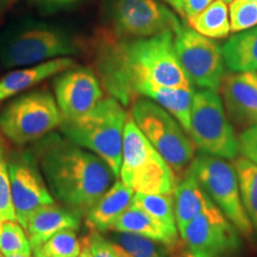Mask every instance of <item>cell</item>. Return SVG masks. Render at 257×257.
I'll return each mask as SVG.
<instances>
[{"mask_svg":"<svg viewBox=\"0 0 257 257\" xmlns=\"http://www.w3.org/2000/svg\"><path fill=\"white\" fill-rule=\"evenodd\" d=\"M93 51L101 86L121 105H130L148 87L193 88L176 55L172 31L124 38L104 29L96 35Z\"/></svg>","mask_w":257,"mask_h":257,"instance_id":"1","label":"cell"},{"mask_svg":"<svg viewBox=\"0 0 257 257\" xmlns=\"http://www.w3.org/2000/svg\"><path fill=\"white\" fill-rule=\"evenodd\" d=\"M31 148L51 195L80 218L117 179L98 155L59 134H48Z\"/></svg>","mask_w":257,"mask_h":257,"instance_id":"2","label":"cell"},{"mask_svg":"<svg viewBox=\"0 0 257 257\" xmlns=\"http://www.w3.org/2000/svg\"><path fill=\"white\" fill-rule=\"evenodd\" d=\"M127 117L123 105L107 96L81 117L62 119L59 128L64 137L100 157L119 178Z\"/></svg>","mask_w":257,"mask_h":257,"instance_id":"3","label":"cell"},{"mask_svg":"<svg viewBox=\"0 0 257 257\" xmlns=\"http://www.w3.org/2000/svg\"><path fill=\"white\" fill-rule=\"evenodd\" d=\"M79 49L69 32L46 23H25L0 35V62L6 68L75 55Z\"/></svg>","mask_w":257,"mask_h":257,"instance_id":"4","label":"cell"},{"mask_svg":"<svg viewBox=\"0 0 257 257\" xmlns=\"http://www.w3.org/2000/svg\"><path fill=\"white\" fill-rule=\"evenodd\" d=\"M128 114L119 178L135 193H174L178 178Z\"/></svg>","mask_w":257,"mask_h":257,"instance_id":"5","label":"cell"},{"mask_svg":"<svg viewBox=\"0 0 257 257\" xmlns=\"http://www.w3.org/2000/svg\"><path fill=\"white\" fill-rule=\"evenodd\" d=\"M131 117L175 173L185 172L195 157V144L178 120L149 98H137Z\"/></svg>","mask_w":257,"mask_h":257,"instance_id":"6","label":"cell"},{"mask_svg":"<svg viewBox=\"0 0 257 257\" xmlns=\"http://www.w3.org/2000/svg\"><path fill=\"white\" fill-rule=\"evenodd\" d=\"M59 106L49 91L25 93L0 111V131L18 147L35 143L60 126Z\"/></svg>","mask_w":257,"mask_h":257,"instance_id":"7","label":"cell"},{"mask_svg":"<svg viewBox=\"0 0 257 257\" xmlns=\"http://www.w3.org/2000/svg\"><path fill=\"white\" fill-rule=\"evenodd\" d=\"M188 135L201 154L226 161L236 160L239 154L238 136L216 91L194 92Z\"/></svg>","mask_w":257,"mask_h":257,"instance_id":"8","label":"cell"},{"mask_svg":"<svg viewBox=\"0 0 257 257\" xmlns=\"http://www.w3.org/2000/svg\"><path fill=\"white\" fill-rule=\"evenodd\" d=\"M187 170L238 232L244 237H251L253 227L243 206L234 166L224 159L201 154L193 159Z\"/></svg>","mask_w":257,"mask_h":257,"instance_id":"9","label":"cell"},{"mask_svg":"<svg viewBox=\"0 0 257 257\" xmlns=\"http://www.w3.org/2000/svg\"><path fill=\"white\" fill-rule=\"evenodd\" d=\"M108 29L119 37H149L175 32L180 21L160 0H102Z\"/></svg>","mask_w":257,"mask_h":257,"instance_id":"10","label":"cell"},{"mask_svg":"<svg viewBox=\"0 0 257 257\" xmlns=\"http://www.w3.org/2000/svg\"><path fill=\"white\" fill-rule=\"evenodd\" d=\"M179 233L191 257H234L242 245L238 230L212 200Z\"/></svg>","mask_w":257,"mask_h":257,"instance_id":"11","label":"cell"},{"mask_svg":"<svg viewBox=\"0 0 257 257\" xmlns=\"http://www.w3.org/2000/svg\"><path fill=\"white\" fill-rule=\"evenodd\" d=\"M174 46L189 81L201 89L219 91L226 73L221 48L216 42L181 24L174 32Z\"/></svg>","mask_w":257,"mask_h":257,"instance_id":"12","label":"cell"},{"mask_svg":"<svg viewBox=\"0 0 257 257\" xmlns=\"http://www.w3.org/2000/svg\"><path fill=\"white\" fill-rule=\"evenodd\" d=\"M11 198L17 221L27 226L37 208L55 202L42 174L34 149H18L8 155Z\"/></svg>","mask_w":257,"mask_h":257,"instance_id":"13","label":"cell"},{"mask_svg":"<svg viewBox=\"0 0 257 257\" xmlns=\"http://www.w3.org/2000/svg\"><path fill=\"white\" fill-rule=\"evenodd\" d=\"M54 91L62 119L81 117L104 98L100 80L87 67L76 66L59 74Z\"/></svg>","mask_w":257,"mask_h":257,"instance_id":"14","label":"cell"},{"mask_svg":"<svg viewBox=\"0 0 257 257\" xmlns=\"http://www.w3.org/2000/svg\"><path fill=\"white\" fill-rule=\"evenodd\" d=\"M227 118L244 130L257 123V73L225 74L219 87Z\"/></svg>","mask_w":257,"mask_h":257,"instance_id":"15","label":"cell"},{"mask_svg":"<svg viewBox=\"0 0 257 257\" xmlns=\"http://www.w3.org/2000/svg\"><path fill=\"white\" fill-rule=\"evenodd\" d=\"M81 218L61 204L44 205L37 208L29 218L25 231L32 250L38 249L53 234L61 230H79Z\"/></svg>","mask_w":257,"mask_h":257,"instance_id":"16","label":"cell"},{"mask_svg":"<svg viewBox=\"0 0 257 257\" xmlns=\"http://www.w3.org/2000/svg\"><path fill=\"white\" fill-rule=\"evenodd\" d=\"M76 66L78 64L73 59L62 56L36 63L28 68L10 72L0 79V102Z\"/></svg>","mask_w":257,"mask_h":257,"instance_id":"17","label":"cell"},{"mask_svg":"<svg viewBox=\"0 0 257 257\" xmlns=\"http://www.w3.org/2000/svg\"><path fill=\"white\" fill-rule=\"evenodd\" d=\"M133 189L117 180L86 214V225L89 230L101 233L112 230L123 212L133 204Z\"/></svg>","mask_w":257,"mask_h":257,"instance_id":"18","label":"cell"},{"mask_svg":"<svg viewBox=\"0 0 257 257\" xmlns=\"http://www.w3.org/2000/svg\"><path fill=\"white\" fill-rule=\"evenodd\" d=\"M174 210L179 232L206 208L211 199L199 185L195 176L185 170V175L174 189Z\"/></svg>","mask_w":257,"mask_h":257,"instance_id":"19","label":"cell"},{"mask_svg":"<svg viewBox=\"0 0 257 257\" xmlns=\"http://www.w3.org/2000/svg\"><path fill=\"white\" fill-rule=\"evenodd\" d=\"M221 53L230 72H257V25L230 37L221 47Z\"/></svg>","mask_w":257,"mask_h":257,"instance_id":"20","label":"cell"},{"mask_svg":"<svg viewBox=\"0 0 257 257\" xmlns=\"http://www.w3.org/2000/svg\"><path fill=\"white\" fill-rule=\"evenodd\" d=\"M112 230L141 234L168 246H175L181 240L180 237L170 234L162 225L134 204L123 212Z\"/></svg>","mask_w":257,"mask_h":257,"instance_id":"21","label":"cell"},{"mask_svg":"<svg viewBox=\"0 0 257 257\" xmlns=\"http://www.w3.org/2000/svg\"><path fill=\"white\" fill-rule=\"evenodd\" d=\"M106 236L121 257H173L175 246L150 239L148 237L133 232L110 230ZM181 242V240H180Z\"/></svg>","mask_w":257,"mask_h":257,"instance_id":"22","label":"cell"},{"mask_svg":"<svg viewBox=\"0 0 257 257\" xmlns=\"http://www.w3.org/2000/svg\"><path fill=\"white\" fill-rule=\"evenodd\" d=\"M194 91L176 87H148L143 89L141 96L152 99L166 111H168L186 133L191 127V110Z\"/></svg>","mask_w":257,"mask_h":257,"instance_id":"23","label":"cell"},{"mask_svg":"<svg viewBox=\"0 0 257 257\" xmlns=\"http://www.w3.org/2000/svg\"><path fill=\"white\" fill-rule=\"evenodd\" d=\"M188 27L211 40L226 38L231 32L229 8L223 0H213L204 11L187 19Z\"/></svg>","mask_w":257,"mask_h":257,"instance_id":"24","label":"cell"},{"mask_svg":"<svg viewBox=\"0 0 257 257\" xmlns=\"http://www.w3.org/2000/svg\"><path fill=\"white\" fill-rule=\"evenodd\" d=\"M133 204L154 218L170 234L179 237L173 193H136Z\"/></svg>","mask_w":257,"mask_h":257,"instance_id":"25","label":"cell"},{"mask_svg":"<svg viewBox=\"0 0 257 257\" xmlns=\"http://www.w3.org/2000/svg\"><path fill=\"white\" fill-rule=\"evenodd\" d=\"M233 166L238 176L243 206L257 232V165L242 156L233 160Z\"/></svg>","mask_w":257,"mask_h":257,"instance_id":"26","label":"cell"},{"mask_svg":"<svg viewBox=\"0 0 257 257\" xmlns=\"http://www.w3.org/2000/svg\"><path fill=\"white\" fill-rule=\"evenodd\" d=\"M47 257H78L82 251V240L76 236L75 230L66 229L50 237L38 249Z\"/></svg>","mask_w":257,"mask_h":257,"instance_id":"27","label":"cell"},{"mask_svg":"<svg viewBox=\"0 0 257 257\" xmlns=\"http://www.w3.org/2000/svg\"><path fill=\"white\" fill-rule=\"evenodd\" d=\"M0 253L3 257L31 255L32 248L24 227L14 220H5L0 232Z\"/></svg>","mask_w":257,"mask_h":257,"instance_id":"28","label":"cell"},{"mask_svg":"<svg viewBox=\"0 0 257 257\" xmlns=\"http://www.w3.org/2000/svg\"><path fill=\"white\" fill-rule=\"evenodd\" d=\"M0 220L17 221L11 198V187H10L8 153L2 137H0Z\"/></svg>","mask_w":257,"mask_h":257,"instance_id":"29","label":"cell"},{"mask_svg":"<svg viewBox=\"0 0 257 257\" xmlns=\"http://www.w3.org/2000/svg\"><path fill=\"white\" fill-rule=\"evenodd\" d=\"M231 31L240 32L257 25V0H233L229 9Z\"/></svg>","mask_w":257,"mask_h":257,"instance_id":"30","label":"cell"},{"mask_svg":"<svg viewBox=\"0 0 257 257\" xmlns=\"http://www.w3.org/2000/svg\"><path fill=\"white\" fill-rule=\"evenodd\" d=\"M82 243L87 245L92 257H121L110 240L101 232L89 230Z\"/></svg>","mask_w":257,"mask_h":257,"instance_id":"31","label":"cell"},{"mask_svg":"<svg viewBox=\"0 0 257 257\" xmlns=\"http://www.w3.org/2000/svg\"><path fill=\"white\" fill-rule=\"evenodd\" d=\"M238 144L242 156L257 165V123L240 131Z\"/></svg>","mask_w":257,"mask_h":257,"instance_id":"32","label":"cell"},{"mask_svg":"<svg viewBox=\"0 0 257 257\" xmlns=\"http://www.w3.org/2000/svg\"><path fill=\"white\" fill-rule=\"evenodd\" d=\"M44 14H55L76 5L81 0H29Z\"/></svg>","mask_w":257,"mask_h":257,"instance_id":"33","label":"cell"},{"mask_svg":"<svg viewBox=\"0 0 257 257\" xmlns=\"http://www.w3.org/2000/svg\"><path fill=\"white\" fill-rule=\"evenodd\" d=\"M213 0H184V15L182 17L189 19L204 11Z\"/></svg>","mask_w":257,"mask_h":257,"instance_id":"34","label":"cell"},{"mask_svg":"<svg viewBox=\"0 0 257 257\" xmlns=\"http://www.w3.org/2000/svg\"><path fill=\"white\" fill-rule=\"evenodd\" d=\"M170 8H173L179 15H184V0H163Z\"/></svg>","mask_w":257,"mask_h":257,"instance_id":"35","label":"cell"},{"mask_svg":"<svg viewBox=\"0 0 257 257\" xmlns=\"http://www.w3.org/2000/svg\"><path fill=\"white\" fill-rule=\"evenodd\" d=\"M78 257H92L91 251H89V249L87 248V245H86V244L82 243V251Z\"/></svg>","mask_w":257,"mask_h":257,"instance_id":"36","label":"cell"},{"mask_svg":"<svg viewBox=\"0 0 257 257\" xmlns=\"http://www.w3.org/2000/svg\"><path fill=\"white\" fill-rule=\"evenodd\" d=\"M10 3H11V0H0V11L5 9L6 6H9Z\"/></svg>","mask_w":257,"mask_h":257,"instance_id":"37","label":"cell"},{"mask_svg":"<svg viewBox=\"0 0 257 257\" xmlns=\"http://www.w3.org/2000/svg\"><path fill=\"white\" fill-rule=\"evenodd\" d=\"M32 252H34V255H35V257H47V256H44V255H42V253L38 251V250H32Z\"/></svg>","mask_w":257,"mask_h":257,"instance_id":"38","label":"cell"},{"mask_svg":"<svg viewBox=\"0 0 257 257\" xmlns=\"http://www.w3.org/2000/svg\"><path fill=\"white\" fill-rule=\"evenodd\" d=\"M10 257H31V255H29V256H27V255H16V256H10Z\"/></svg>","mask_w":257,"mask_h":257,"instance_id":"39","label":"cell"},{"mask_svg":"<svg viewBox=\"0 0 257 257\" xmlns=\"http://www.w3.org/2000/svg\"><path fill=\"white\" fill-rule=\"evenodd\" d=\"M3 223H4V221L0 220V232H2V229H3Z\"/></svg>","mask_w":257,"mask_h":257,"instance_id":"40","label":"cell"},{"mask_svg":"<svg viewBox=\"0 0 257 257\" xmlns=\"http://www.w3.org/2000/svg\"><path fill=\"white\" fill-rule=\"evenodd\" d=\"M223 2H225V3H226V4H230V3H232V2H233V0H223Z\"/></svg>","mask_w":257,"mask_h":257,"instance_id":"41","label":"cell"},{"mask_svg":"<svg viewBox=\"0 0 257 257\" xmlns=\"http://www.w3.org/2000/svg\"><path fill=\"white\" fill-rule=\"evenodd\" d=\"M0 257H3V256H2V253H0Z\"/></svg>","mask_w":257,"mask_h":257,"instance_id":"42","label":"cell"}]
</instances>
